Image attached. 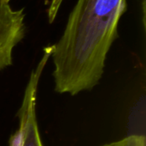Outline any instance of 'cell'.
I'll return each instance as SVG.
<instances>
[{"label":"cell","instance_id":"cell-1","mask_svg":"<svg viewBox=\"0 0 146 146\" xmlns=\"http://www.w3.org/2000/svg\"><path fill=\"white\" fill-rule=\"evenodd\" d=\"M127 8V0H77L53 44L56 92L74 96L98 84Z\"/></svg>","mask_w":146,"mask_h":146},{"label":"cell","instance_id":"cell-2","mask_svg":"<svg viewBox=\"0 0 146 146\" xmlns=\"http://www.w3.org/2000/svg\"><path fill=\"white\" fill-rule=\"evenodd\" d=\"M52 51L53 44L44 48V54L37 67L31 73L29 81L25 89L22 104L17 113L19 120L24 122L25 127L24 139L21 146H43L36 117L37 90L40 77L49 58L51 56Z\"/></svg>","mask_w":146,"mask_h":146},{"label":"cell","instance_id":"cell-3","mask_svg":"<svg viewBox=\"0 0 146 146\" xmlns=\"http://www.w3.org/2000/svg\"><path fill=\"white\" fill-rule=\"evenodd\" d=\"M26 33L24 8L13 9L9 3L0 0V62L13 54L14 48Z\"/></svg>","mask_w":146,"mask_h":146},{"label":"cell","instance_id":"cell-4","mask_svg":"<svg viewBox=\"0 0 146 146\" xmlns=\"http://www.w3.org/2000/svg\"><path fill=\"white\" fill-rule=\"evenodd\" d=\"M101 146H146V139L143 135H131Z\"/></svg>","mask_w":146,"mask_h":146},{"label":"cell","instance_id":"cell-5","mask_svg":"<svg viewBox=\"0 0 146 146\" xmlns=\"http://www.w3.org/2000/svg\"><path fill=\"white\" fill-rule=\"evenodd\" d=\"M3 2H4L5 3H9L10 0H3Z\"/></svg>","mask_w":146,"mask_h":146}]
</instances>
